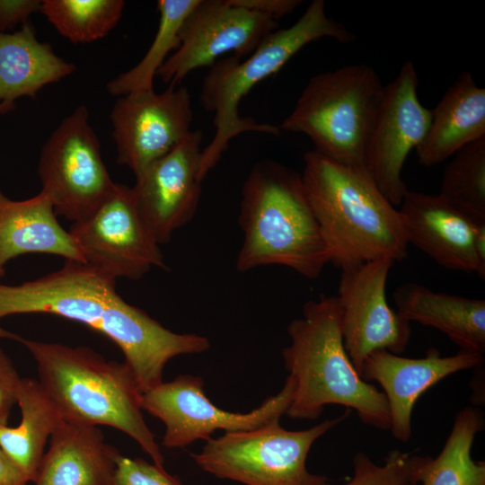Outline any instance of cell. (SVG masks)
I'll return each instance as SVG.
<instances>
[{
    "label": "cell",
    "instance_id": "7a4b0ae2",
    "mask_svg": "<svg viewBox=\"0 0 485 485\" xmlns=\"http://www.w3.org/2000/svg\"><path fill=\"white\" fill-rule=\"evenodd\" d=\"M48 313L83 323L112 340L133 367L146 366L164 349L168 330L116 290V278L82 261L19 285L0 284V319Z\"/></svg>",
    "mask_w": 485,
    "mask_h": 485
},
{
    "label": "cell",
    "instance_id": "3957f363",
    "mask_svg": "<svg viewBox=\"0 0 485 485\" xmlns=\"http://www.w3.org/2000/svg\"><path fill=\"white\" fill-rule=\"evenodd\" d=\"M0 338L20 342L33 357L38 381L65 421L105 425L127 434L163 467V456L147 427L142 393L129 367L86 347L25 339L0 328Z\"/></svg>",
    "mask_w": 485,
    "mask_h": 485
},
{
    "label": "cell",
    "instance_id": "1f68e13d",
    "mask_svg": "<svg viewBox=\"0 0 485 485\" xmlns=\"http://www.w3.org/2000/svg\"><path fill=\"white\" fill-rule=\"evenodd\" d=\"M41 0H0V32H7L40 12Z\"/></svg>",
    "mask_w": 485,
    "mask_h": 485
},
{
    "label": "cell",
    "instance_id": "4fadbf2b",
    "mask_svg": "<svg viewBox=\"0 0 485 485\" xmlns=\"http://www.w3.org/2000/svg\"><path fill=\"white\" fill-rule=\"evenodd\" d=\"M418 85L414 65L404 62L397 76L384 85L364 151L363 166L394 207L408 191L402 179L406 158L423 140L431 118L419 99Z\"/></svg>",
    "mask_w": 485,
    "mask_h": 485
},
{
    "label": "cell",
    "instance_id": "9a60e30c",
    "mask_svg": "<svg viewBox=\"0 0 485 485\" xmlns=\"http://www.w3.org/2000/svg\"><path fill=\"white\" fill-rule=\"evenodd\" d=\"M193 111L186 86L169 85L118 97L110 111L117 163L139 175L190 133Z\"/></svg>",
    "mask_w": 485,
    "mask_h": 485
},
{
    "label": "cell",
    "instance_id": "e0dca14e",
    "mask_svg": "<svg viewBox=\"0 0 485 485\" xmlns=\"http://www.w3.org/2000/svg\"><path fill=\"white\" fill-rule=\"evenodd\" d=\"M399 210L409 243L444 268L485 278V222L438 195L408 190Z\"/></svg>",
    "mask_w": 485,
    "mask_h": 485
},
{
    "label": "cell",
    "instance_id": "ac0fdd59",
    "mask_svg": "<svg viewBox=\"0 0 485 485\" xmlns=\"http://www.w3.org/2000/svg\"><path fill=\"white\" fill-rule=\"evenodd\" d=\"M483 363V355L463 350L442 357L437 349L430 348L425 357L411 358L379 349L366 357L359 375L383 388L389 407L390 430L394 438L407 442L411 437L413 407L421 394L445 377Z\"/></svg>",
    "mask_w": 485,
    "mask_h": 485
},
{
    "label": "cell",
    "instance_id": "4dcf8cb0",
    "mask_svg": "<svg viewBox=\"0 0 485 485\" xmlns=\"http://www.w3.org/2000/svg\"><path fill=\"white\" fill-rule=\"evenodd\" d=\"M21 378L12 359L0 347V423L3 425H7L10 412L16 403Z\"/></svg>",
    "mask_w": 485,
    "mask_h": 485
},
{
    "label": "cell",
    "instance_id": "8fae6325",
    "mask_svg": "<svg viewBox=\"0 0 485 485\" xmlns=\"http://www.w3.org/2000/svg\"><path fill=\"white\" fill-rule=\"evenodd\" d=\"M68 232L84 262L116 279L137 280L153 268H166L128 185L115 183L101 206L84 220L73 223Z\"/></svg>",
    "mask_w": 485,
    "mask_h": 485
},
{
    "label": "cell",
    "instance_id": "30bf717a",
    "mask_svg": "<svg viewBox=\"0 0 485 485\" xmlns=\"http://www.w3.org/2000/svg\"><path fill=\"white\" fill-rule=\"evenodd\" d=\"M293 382L287 376L284 386L247 413L216 407L204 392V381L191 375H181L145 392L141 408L165 426L162 445L183 448L198 439L207 440L216 430H251L279 421L288 409Z\"/></svg>",
    "mask_w": 485,
    "mask_h": 485
},
{
    "label": "cell",
    "instance_id": "6da1fadb",
    "mask_svg": "<svg viewBox=\"0 0 485 485\" xmlns=\"http://www.w3.org/2000/svg\"><path fill=\"white\" fill-rule=\"evenodd\" d=\"M304 162L302 181L330 263L343 270L406 258L401 215L364 166L341 164L314 150L304 154Z\"/></svg>",
    "mask_w": 485,
    "mask_h": 485
},
{
    "label": "cell",
    "instance_id": "603a6c76",
    "mask_svg": "<svg viewBox=\"0 0 485 485\" xmlns=\"http://www.w3.org/2000/svg\"><path fill=\"white\" fill-rule=\"evenodd\" d=\"M76 66L37 39L27 22L13 32H0V114L12 111L15 101L35 98L46 85L73 74Z\"/></svg>",
    "mask_w": 485,
    "mask_h": 485
},
{
    "label": "cell",
    "instance_id": "5bb4252c",
    "mask_svg": "<svg viewBox=\"0 0 485 485\" xmlns=\"http://www.w3.org/2000/svg\"><path fill=\"white\" fill-rule=\"evenodd\" d=\"M394 261L378 259L341 270L337 299L344 348L359 374L366 357L379 349L401 354L410 322L388 304V275Z\"/></svg>",
    "mask_w": 485,
    "mask_h": 485
},
{
    "label": "cell",
    "instance_id": "e575fe53",
    "mask_svg": "<svg viewBox=\"0 0 485 485\" xmlns=\"http://www.w3.org/2000/svg\"><path fill=\"white\" fill-rule=\"evenodd\" d=\"M4 275L0 272V278L3 277Z\"/></svg>",
    "mask_w": 485,
    "mask_h": 485
},
{
    "label": "cell",
    "instance_id": "7402d4cb",
    "mask_svg": "<svg viewBox=\"0 0 485 485\" xmlns=\"http://www.w3.org/2000/svg\"><path fill=\"white\" fill-rule=\"evenodd\" d=\"M398 313L446 335L460 350L485 352V300L434 291L405 283L392 293Z\"/></svg>",
    "mask_w": 485,
    "mask_h": 485
},
{
    "label": "cell",
    "instance_id": "9c48e42d",
    "mask_svg": "<svg viewBox=\"0 0 485 485\" xmlns=\"http://www.w3.org/2000/svg\"><path fill=\"white\" fill-rule=\"evenodd\" d=\"M38 174L56 214L73 223L90 216L110 194L115 182L84 105L77 106L50 134L40 150Z\"/></svg>",
    "mask_w": 485,
    "mask_h": 485
},
{
    "label": "cell",
    "instance_id": "277c9868",
    "mask_svg": "<svg viewBox=\"0 0 485 485\" xmlns=\"http://www.w3.org/2000/svg\"><path fill=\"white\" fill-rule=\"evenodd\" d=\"M287 333L291 342L282 357L293 393L287 416L313 420L326 405L337 404L355 410L364 424L390 430L384 392L360 377L344 348L337 296L306 302Z\"/></svg>",
    "mask_w": 485,
    "mask_h": 485
},
{
    "label": "cell",
    "instance_id": "8992f818",
    "mask_svg": "<svg viewBox=\"0 0 485 485\" xmlns=\"http://www.w3.org/2000/svg\"><path fill=\"white\" fill-rule=\"evenodd\" d=\"M322 38L347 43L354 40L355 36L327 15L323 0H313L295 23L270 32L247 57L240 59L231 55L209 67L202 82L199 101L205 110L214 114L216 133L202 149L203 179L238 135L249 131L281 134L279 127L240 116V101L257 84L278 72L304 46Z\"/></svg>",
    "mask_w": 485,
    "mask_h": 485
},
{
    "label": "cell",
    "instance_id": "d6a6232c",
    "mask_svg": "<svg viewBox=\"0 0 485 485\" xmlns=\"http://www.w3.org/2000/svg\"><path fill=\"white\" fill-rule=\"evenodd\" d=\"M233 2L239 6L261 13L277 21L292 13L302 3L301 0H233Z\"/></svg>",
    "mask_w": 485,
    "mask_h": 485
},
{
    "label": "cell",
    "instance_id": "f546056e",
    "mask_svg": "<svg viewBox=\"0 0 485 485\" xmlns=\"http://www.w3.org/2000/svg\"><path fill=\"white\" fill-rule=\"evenodd\" d=\"M111 485H183L179 477L142 458L117 457Z\"/></svg>",
    "mask_w": 485,
    "mask_h": 485
},
{
    "label": "cell",
    "instance_id": "ba28073f",
    "mask_svg": "<svg viewBox=\"0 0 485 485\" xmlns=\"http://www.w3.org/2000/svg\"><path fill=\"white\" fill-rule=\"evenodd\" d=\"M342 415L303 430H288L279 421L245 431L210 437L191 458L203 471L219 479L245 485H320L322 475L311 473L306 459L314 442L345 420Z\"/></svg>",
    "mask_w": 485,
    "mask_h": 485
},
{
    "label": "cell",
    "instance_id": "7c38bea8",
    "mask_svg": "<svg viewBox=\"0 0 485 485\" xmlns=\"http://www.w3.org/2000/svg\"><path fill=\"white\" fill-rule=\"evenodd\" d=\"M278 27L277 20L233 0H199L181 24L179 47L156 75L177 85L189 73L210 67L224 54L245 58Z\"/></svg>",
    "mask_w": 485,
    "mask_h": 485
},
{
    "label": "cell",
    "instance_id": "83f0119b",
    "mask_svg": "<svg viewBox=\"0 0 485 485\" xmlns=\"http://www.w3.org/2000/svg\"><path fill=\"white\" fill-rule=\"evenodd\" d=\"M438 196L475 221L485 222V137L453 155Z\"/></svg>",
    "mask_w": 485,
    "mask_h": 485
},
{
    "label": "cell",
    "instance_id": "2e32d148",
    "mask_svg": "<svg viewBox=\"0 0 485 485\" xmlns=\"http://www.w3.org/2000/svg\"><path fill=\"white\" fill-rule=\"evenodd\" d=\"M201 130L190 133L172 151L136 177L137 207L159 244L194 216L201 192Z\"/></svg>",
    "mask_w": 485,
    "mask_h": 485
},
{
    "label": "cell",
    "instance_id": "5b68a950",
    "mask_svg": "<svg viewBox=\"0 0 485 485\" xmlns=\"http://www.w3.org/2000/svg\"><path fill=\"white\" fill-rule=\"evenodd\" d=\"M238 221L243 234L235 261L240 272L280 265L316 278L330 263L301 173L278 162L263 160L251 168Z\"/></svg>",
    "mask_w": 485,
    "mask_h": 485
},
{
    "label": "cell",
    "instance_id": "4316f807",
    "mask_svg": "<svg viewBox=\"0 0 485 485\" xmlns=\"http://www.w3.org/2000/svg\"><path fill=\"white\" fill-rule=\"evenodd\" d=\"M125 5L123 0H42L40 13L64 38L89 43L118 24Z\"/></svg>",
    "mask_w": 485,
    "mask_h": 485
},
{
    "label": "cell",
    "instance_id": "d4e9b609",
    "mask_svg": "<svg viewBox=\"0 0 485 485\" xmlns=\"http://www.w3.org/2000/svg\"><path fill=\"white\" fill-rule=\"evenodd\" d=\"M484 425L476 408L467 407L454 418L452 429L436 457L426 456L419 476L422 485H485V462L471 451Z\"/></svg>",
    "mask_w": 485,
    "mask_h": 485
},
{
    "label": "cell",
    "instance_id": "484cf974",
    "mask_svg": "<svg viewBox=\"0 0 485 485\" xmlns=\"http://www.w3.org/2000/svg\"><path fill=\"white\" fill-rule=\"evenodd\" d=\"M199 0H159V23L155 36L142 59L132 68L120 74L107 84L114 96L154 90L157 71L180 44L179 31L188 14Z\"/></svg>",
    "mask_w": 485,
    "mask_h": 485
},
{
    "label": "cell",
    "instance_id": "44dd1931",
    "mask_svg": "<svg viewBox=\"0 0 485 485\" xmlns=\"http://www.w3.org/2000/svg\"><path fill=\"white\" fill-rule=\"evenodd\" d=\"M428 131L415 149L419 163L434 166L485 137V89L463 71L430 110Z\"/></svg>",
    "mask_w": 485,
    "mask_h": 485
},
{
    "label": "cell",
    "instance_id": "d590c367",
    "mask_svg": "<svg viewBox=\"0 0 485 485\" xmlns=\"http://www.w3.org/2000/svg\"><path fill=\"white\" fill-rule=\"evenodd\" d=\"M0 425H3V424L0 423Z\"/></svg>",
    "mask_w": 485,
    "mask_h": 485
},
{
    "label": "cell",
    "instance_id": "836d02e7",
    "mask_svg": "<svg viewBox=\"0 0 485 485\" xmlns=\"http://www.w3.org/2000/svg\"><path fill=\"white\" fill-rule=\"evenodd\" d=\"M28 482L22 469L0 447V485H27Z\"/></svg>",
    "mask_w": 485,
    "mask_h": 485
},
{
    "label": "cell",
    "instance_id": "f1b7e54d",
    "mask_svg": "<svg viewBox=\"0 0 485 485\" xmlns=\"http://www.w3.org/2000/svg\"><path fill=\"white\" fill-rule=\"evenodd\" d=\"M426 456L411 454L399 449L390 451L384 464L374 463L364 452L352 460L353 477L343 484L324 481L320 485H417Z\"/></svg>",
    "mask_w": 485,
    "mask_h": 485
},
{
    "label": "cell",
    "instance_id": "cb8c5ba5",
    "mask_svg": "<svg viewBox=\"0 0 485 485\" xmlns=\"http://www.w3.org/2000/svg\"><path fill=\"white\" fill-rule=\"evenodd\" d=\"M16 403L21 422L14 428L0 425V447L34 482L47 441L64 419L36 379L21 378Z\"/></svg>",
    "mask_w": 485,
    "mask_h": 485
},
{
    "label": "cell",
    "instance_id": "52a82bcc",
    "mask_svg": "<svg viewBox=\"0 0 485 485\" xmlns=\"http://www.w3.org/2000/svg\"><path fill=\"white\" fill-rule=\"evenodd\" d=\"M384 85L376 71L355 64L312 76L279 128L306 135L314 151L339 163L363 166L366 139Z\"/></svg>",
    "mask_w": 485,
    "mask_h": 485
},
{
    "label": "cell",
    "instance_id": "d6986e66",
    "mask_svg": "<svg viewBox=\"0 0 485 485\" xmlns=\"http://www.w3.org/2000/svg\"><path fill=\"white\" fill-rule=\"evenodd\" d=\"M119 451L96 426L63 420L49 438L35 485H111Z\"/></svg>",
    "mask_w": 485,
    "mask_h": 485
},
{
    "label": "cell",
    "instance_id": "ffe728a7",
    "mask_svg": "<svg viewBox=\"0 0 485 485\" xmlns=\"http://www.w3.org/2000/svg\"><path fill=\"white\" fill-rule=\"evenodd\" d=\"M26 253L84 262L75 240L58 223L52 202L44 192L13 200L0 189V272L4 275L9 260Z\"/></svg>",
    "mask_w": 485,
    "mask_h": 485
}]
</instances>
